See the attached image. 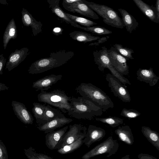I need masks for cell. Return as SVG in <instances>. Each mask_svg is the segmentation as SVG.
Returning <instances> with one entry per match:
<instances>
[{
	"label": "cell",
	"instance_id": "obj_2",
	"mask_svg": "<svg viewBox=\"0 0 159 159\" xmlns=\"http://www.w3.org/2000/svg\"><path fill=\"white\" fill-rule=\"evenodd\" d=\"M70 102L71 109L68 114L75 119L91 120L102 114L101 108L82 97H72Z\"/></svg>",
	"mask_w": 159,
	"mask_h": 159
},
{
	"label": "cell",
	"instance_id": "obj_42",
	"mask_svg": "<svg viewBox=\"0 0 159 159\" xmlns=\"http://www.w3.org/2000/svg\"><path fill=\"white\" fill-rule=\"evenodd\" d=\"M0 3L4 5H8V3L6 0H0Z\"/></svg>",
	"mask_w": 159,
	"mask_h": 159
},
{
	"label": "cell",
	"instance_id": "obj_10",
	"mask_svg": "<svg viewBox=\"0 0 159 159\" xmlns=\"http://www.w3.org/2000/svg\"><path fill=\"white\" fill-rule=\"evenodd\" d=\"M108 56L112 66L118 73L122 75H128L127 60L118 53L113 46L108 49Z\"/></svg>",
	"mask_w": 159,
	"mask_h": 159
},
{
	"label": "cell",
	"instance_id": "obj_27",
	"mask_svg": "<svg viewBox=\"0 0 159 159\" xmlns=\"http://www.w3.org/2000/svg\"><path fill=\"white\" fill-rule=\"evenodd\" d=\"M32 110L36 120L38 126L42 125L46 122L44 120V112L46 105L34 102Z\"/></svg>",
	"mask_w": 159,
	"mask_h": 159
},
{
	"label": "cell",
	"instance_id": "obj_5",
	"mask_svg": "<svg viewBox=\"0 0 159 159\" xmlns=\"http://www.w3.org/2000/svg\"><path fill=\"white\" fill-rule=\"evenodd\" d=\"M82 1L90 9L102 17L103 22L109 25L119 29L124 27L122 19L118 13L111 8L85 0Z\"/></svg>",
	"mask_w": 159,
	"mask_h": 159
},
{
	"label": "cell",
	"instance_id": "obj_7",
	"mask_svg": "<svg viewBox=\"0 0 159 159\" xmlns=\"http://www.w3.org/2000/svg\"><path fill=\"white\" fill-rule=\"evenodd\" d=\"M119 146L117 140L113 139L112 136H109L104 141L84 154L82 159H90L93 157L103 154H107V157H109L116 152Z\"/></svg>",
	"mask_w": 159,
	"mask_h": 159
},
{
	"label": "cell",
	"instance_id": "obj_32",
	"mask_svg": "<svg viewBox=\"0 0 159 159\" xmlns=\"http://www.w3.org/2000/svg\"><path fill=\"white\" fill-rule=\"evenodd\" d=\"M67 16L77 24L84 26L85 27L92 26L98 24L95 22L87 19L69 13L65 12Z\"/></svg>",
	"mask_w": 159,
	"mask_h": 159
},
{
	"label": "cell",
	"instance_id": "obj_22",
	"mask_svg": "<svg viewBox=\"0 0 159 159\" xmlns=\"http://www.w3.org/2000/svg\"><path fill=\"white\" fill-rule=\"evenodd\" d=\"M122 16V20L124 27L127 31L131 33L138 27L139 24L135 18L126 10L120 8L118 9Z\"/></svg>",
	"mask_w": 159,
	"mask_h": 159
},
{
	"label": "cell",
	"instance_id": "obj_29",
	"mask_svg": "<svg viewBox=\"0 0 159 159\" xmlns=\"http://www.w3.org/2000/svg\"><path fill=\"white\" fill-rule=\"evenodd\" d=\"M85 136H82L73 143L66 145L57 150V152L61 154H67L73 152L80 148L83 144V139Z\"/></svg>",
	"mask_w": 159,
	"mask_h": 159
},
{
	"label": "cell",
	"instance_id": "obj_14",
	"mask_svg": "<svg viewBox=\"0 0 159 159\" xmlns=\"http://www.w3.org/2000/svg\"><path fill=\"white\" fill-rule=\"evenodd\" d=\"M29 49L24 47L16 49L9 55L6 66V69L9 71L18 66L26 58L28 54Z\"/></svg>",
	"mask_w": 159,
	"mask_h": 159
},
{
	"label": "cell",
	"instance_id": "obj_26",
	"mask_svg": "<svg viewBox=\"0 0 159 159\" xmlns=\"http://www.w3.org/2000/svg\"><path fill=\"white\" fill-rule=\"evenodd\" d=\"M69 35L73 39L84 43L97 40L100 38L99 37L80 31H73L70 33Z\"/></svg>",
	"mask_w": 159,
	"mask_h": 159
},
{
	"label": "cell",
	"instance_id": "obj_30",
	"mask_svg": "<svg viewBox=\"0 0 159 159\" xmlns=\"http://www.w3.org/2000/svg\"><path fill=\"white\" fill-rule=\"evenodd\" d=\"M96 120L103 123L107 124L112 128L116 127L123 124V120L115 116H109L107 117L95 118Z\"/></svg>",
	"mask_w": 159,
	"mask_h": 159
},
{
	"label": "cell",
	"instance_id": "obj_8",
	"mask_svg": "<svg viewBox=\"0 0 159 159\" xmlns=\"http://www.w3.org/2000/svg\"><path fill=\"white\" fill-rule=\"evenodd\" d=\"M69 127V130L62 137L55 149H59L65 145L70 144L80 137L86 135L87 128L82 125L75 124L70 125Z\"/></svg>",
	"mask_w": 159,
	"mask_h": 159
},
{
	"label": "cell",
	"instance_id": "obj_39",
	"mask_svg": "<svg viewBox=\"0 0 159 159\" xmlns=\"http://www.w3.org/2000/svg\"><path fill=\"white\" fill-rule=\"evenodd\" d=\"M63 29L60 27H56L52 30L53 33L56 35H58L62 34Z\"/></svg>",
	"mask_w": 159,
	"mask_h": 159
},
{
	"label": "cell",
	"instance_id": "obj_17",
	"mask_svg": "<svg viewBox=\"0 0 159 159\" xmlns=\"http://www.w3.org/2000/svg\"><path fill=\"white\" fill-rule=\"evenodd\" d=\"M68 126L56 131L46 134L45 135V144L50 149H55L56 148L62 137L67 131Z\"/></svg>",
	"mask_w": 159,
	"mask_h": 159
},
{
	"label": "cell",
	"instance_id": "obj_24",
	"mask_svg": "<svg viewBox=\"0 0 159 159\" xmlns=\"http://www.w3.org/2000/svg\"><path fill=\"white\" fill-rule=\"evenodd\" d=\"M16 26L14 19L12 18L7 25L3 36V47L5 50L10 40L16 38L17 35Z\"/></svg>",
	"mask_w": 159,
	"mask_h": 159
},
{
	"label": "cell",
	"instance_id": "obj_9",
	"mask_svg": "<svg viewBox=\"0 0 159 159\" xmlns=\"http://www.w3.org/2000/svg\"><path fill=\"white\" fill-rule=\"evenodd\" d=\"M106 79L108 82V85L114 95L125 102H130L131 97L126 87L111 74L106 75Z\"/></svg>",
	"mask_w": 159,
	"mask_h": 159
},
{
	"label": "cell",
	"instance_id": "obj_23",
	"mask_svg": "<svg viewBox=\"0 0 159 159\" xmlns=\"http://www.w3.org/2000/svg\"><path fill=\"white\" fill-rule=\"evenodd\" d=\"M114 132L120 140L125 144L131 145L134 143V137L131 129L129 126H119Z\"/></svg>",
	"mask_w": 159,
	"mask_h": 159
},
{
	"label": "cell",
	"instance_id": "obj_33",
	"mask_svg": "<svg viewBox=\"0 0 159 159\" xmlns=\"http://www.w3.org/2000/svg\"><path fill=\"white\" fill-rule=\"evenodd\" d=\"M80 28L98 35H106L112 33V31L105 27L99 26L89 27L80 26Z\"/></svg>",
	"mask_w": 159,
	"mask_h": 159
},
{
	"label": "cell",
	"instance_id": "obj_41",
	"mask_svg": "<svg viewBox=\"0 0 159 159\" xmlns=\"http://www.w3.org/2000/svg\"><path fill=\"white\" fill-rule=\"evenodd\" d=\"M9 87H7L5 84L0 83V92L5 90H8Z\"/></svg>",
	"mask_w": 159,
	"mask_h": 159
},
{
	"label": "cell",
	"instance_id": "obj_16",
	"mask_svg": "<svg viewBox=\"0 0 159 159\" xmlns=\"http://www.w3.org/2000/svg\"><path fill=\"white\" fill-rule=\"evenodd\" d=\"M21 20L25 26H30L33 35L36 36L42 31L43 24L40 21H37L26 9L22 8L21 11Z\"/></svg>",
	"mask_w": 159,
	"mask_h": 159
},
{
	"label": "cell",
	"instance_id": "obj_40",
	"mask_svg": "<svg viewBox=\"0 0 159 159\" xmlns=\"http://www.w3.org/2000/svg\"><path fill=\"white\" fill-rule=\"evenodd\" d=\"M155 9L157 17L159 19V0L156 1Z\"/></svg>",
	"mask_w": 159,
	"mask_h": 159
},
{
	"label": "cell",
	"instance_id": "obj_25",
	"mask_svg": "<svg viewBox=\"0 0 159 159\" xmlns=\"http://www.w3.org/2000/svg\"><path fill=\"white\" fill-rule=\"evenodd\" d=\"M141 132L143 135L159 151V134L150 127L142 126Z\"/></svg>",
	"mask_w": 159,
	"mask_h": 159
},
{
	"label": "cell",
	"instance_id": "obj_12",
	"mask_svg": "<svg viewBox=\"0 0 159 159\" xmlns=\"http://www.w3.org/2000/svg\"><path fill=\"white\" fill-rule=\"evenodd\" d=\"M105 130L95 125H89L83 139V143L89 148L93 143L101 140L105 136Z\"/></svg>",
	"mask_w": 159,
	"mask_h": 159
},
{
	"label": "cell",
	"instance_id": "obj_31",
	"mask_svg": "<svg viewBox=\"0 0 159 159\" xmlns=\"http://www.w3.org/2000/svg\"><path fill=\"white\" fill-rule=\"evenodd\" d=\"M116 51L125 57L127 60L134 59L132 54L134 52L133 50L128 48L124 47L120 44H115L113 45Z\"/></svg>",
	"mask_w": 159,
	"mask_h": 159
},
{
	"label": "cell",
	"instance_id": "obj_4",
	"mask_svg": "<svg viewBox=\"0 0 159 159\" xmlns=\"http://www.w3.org/2000/svg\"><path fill=\"white\" fill-rule=\"evenodd\" d=\"M37 98L39 102L56 107L64 113L71 109L70 102L71 97L68 96L63 90L57 89L50 92H41Z\"/></svg>",
	"mask_w": 159,
	"mask_h": 159
},
{
	"label": "cell",
	"instance_id": "obj_11",
	"mask_svg": "<svg viewBox=\"0 0 159 159\" xmlns=\"http://www.w3.org/2000/svg\"><path fill=\"white\" fill-rule=\"evenodd\" d=\"M62 5L66 10L70 12H76L94 20L99 19L97 14L84 3L82 0H79L78 1L70 4H62Z\"/></svg>",
	"mask_w": 159,
	"mask_h": 159
},
{
	"label": "cell",
	"instance_id": "obj_18",
	"mask_svg": "<svg viewBox=\"0 0 159 159\" xmlns=\"http://www.w3.org/2000/svg\"><path fill=\"white\" fill-rule=\"evenodd\" d=\"M136 75L137 80L148 84L150 86L155 85L159 80V77L155 74L151 67L148 69L139 68L137 71Z\"/></svg>",
	"mask_w": 159,
	"mask_h": 159
},
{
	"label": "cell",
	"instance_id": "obj_15",
	"mask_svg": "<svg viewBox=\"0 0 159 159\" xmlns=\"http://www.w3.org/2000/svg\"><path fill=\"white\" fill-rule=\"evenodd\" d=\"M62 77L61 75L51 74L47 75L34 82L32 87L36 89V91H47L50 89L53 84L61 80Z\"/></svg>",
	"mask_w": 159,
	"mask_h": 159
},
{
	"label": "cell",
	"instance_id": "obj_21",
	"mask_svg": "<svg viewBox=\"0 0 159 159\" xmlns=\"http://www.w3.org/2000/svg\"><path fill=\"white\" fill-rule=\"evenodd\" d=\"M138 8L143 14L153 22L159 23L155 11V7L150 6L141 0H133Z\"/></svg>",
	"mask_w": 159,
	"mask_h": 159
},
{
	"label": "cell",
	"instance_id": "obj_38",
	"mask_svg": "<svg viewBox=\"0 0 159 159\" xmlns=\"http://www.w3.org/2000/svg\"><path fill=\"white\" fill-rule=\"evenodd\" d=\"M6 58H5L3 54L0 55V75L3 74V70L6 62Z\"/></svg>",
	"mask_w": 159,
	"mask_h": 159
},
{
	"label": "cell",
	"instance_id": "obj_1",
	"mask_svg": "<svg viewBox=\"0 0 159 159\" xmlns=\"http://www.w3.org/2000/svg\"><path fill=\"white\" fill-rule=\"evenodd\" d=\"M74 55L73 52L66 50L51 52L49 57L41 58L33 63L29 68L28 73L38 74L59 67L66 63Z\"/></svg>",
	"mask_w": 159,
	"mask_h": 159
},
{
	"label": "cell",
	"instance_id": "obj_3",
	"mask_svg": "<svg viewBox=\"0 0 159 159\" xmlns=\"http://www.w3.org/2000/svg\"><path fill=\"white\" fill-rule=\"evenodd\" d=\"M77 93L101 108L103 112L112 108L114 104L106 93L90 83H81L75 88Z\"/></svg>",
	"mask_w": 159,
	"mask_h": 159
},
{
	"label": "cell",
	"instance_id": "obj_6",
	"mask_svg": "<svg viewBox=\"0 0 159 159\" xmlns=\"http://www.w3.org/2000/svg\"><path fill=\"white\" fill-rule=\"evenodd\" d=\"M93 54L95 64L98 66L100 71H103L105 68H107L110 71L111 75L122 84L131 85L129 80L118 73L112 66L108 56V49L106 47H102L99 50L93 51Z\"/></svg>",
	"mask_w": 159,
	"mask_h": 159
},
{
	"label": "cell",
	"instance_id": "obj_28",
	"mask_svg": "<svg viewBox=\"0 0 159 159\" xmlns=\"http://www.w3.org/2000/svg\"><path fill=\"white\" fill-rule=\"evenodd\" d=\"M65 117L64 114L59 110L52 107L49 105H46L44 116L46 123L56 119Z\"/></svg>",
	"mask_w": 159,
	"mask_h": 159
},
{
	"label": "cell",
	"instance_id": "obj_20",
	"mask_svg": "<svg viewBox=\"0 0 159 159\" xmlns=\"http://www.w3.org/2000/svg\"><path fill=\"white\" fill-rule=\"evenodd\" d=\"M73 121L71 119L65 117L57 118L38 126V129L41 131H43L45 134L54 131L57 128L61 127L65 125L69 124Z\"/></svg>",
	"mask_w": 159,
	"mask_h": 159
},
{
	"label": "cell",
	"instance_id": "obj_36",
	"mask_svg": "<svg viewBox=\"0 0 159 159\" xmlns=\"http://www.w3.org/2000/svg\"><path fill=\"white\" fill-rule=\"evenodd\" d=\"M129 155L123 157L121 159H133L130 158ZM137 159H157L155 157L147 154L141 153L138 155Z\"/></svg>",
	"mask_w": 159,
	"mask_h": 159
},
{
	"label": "cell",
	"instance_id": "obj_35",
	"mask_svg": "<svg viewBox=\"0 0 159 159\" xmlns=\"http://www.w3.org/2000/svg\"><path fill=\"white\" fill-rule=\"evenodd\" d=\"M28 153L30 159H53L51 157L42 153H38L33 149H30Z\"/></svg>",
	"mask_w": 159,
	"mask_h": 159
},
{
	"label": "cell",
	"instance_id": "obj_19",
	"mask_svg": "<svg viewBox=\"0 0 159 159\" xmlns=\"http://www.w3.org/2000/svg\"><path fill=\"white\" fill-rule=\"evenodd\" d=\"M52 12L61 20L76 28H80V26L69 18L65 12L60 7V0H47Z\"/></svg>",
	"mask_w": 159,
	"mask_h": 159
},
{
	"label": "cell",
	"instance_id": "obj_43",
	"mask_svg": "<svg viewBox=\"0 0 159 159\" xmlns=\"http://www.w3.org/2000/svg\"><path fill=\"white\" fill-rule=\"evenodd\" d=\"M2 152L1 149L0 148V157H1L2 155Z\"/></svg>",
	"mask_w": 159,
	"mask_h": 159
},
{
	"label": "cell",
	"instance_id": "obj_34",
	"mask_svg": "<svg viewBox=\"0 0 159 159\" xmlns=\"http://www.w3.org/2000/svg\"><path fill=\"white\" fill-rule=\"evenodd\" d=\"M141 114L140 113L135 109H128L124 108L122 110L120 115L129 120L137 117Z\"/></svg>",
	"mask_w": 159,
	"mask_h": 159
},
{
	"label": "cell",
	"instance_id": "obj_37",
	"mask_svg": "<svg viewBox=\"0 0 159 159\" xmlns=\"http://www.w3.org/2000/svg\"><path fill=\"white\" fill-rule=\"evenodd\" d=\"M109 38V36L102 37L98 39L97 42L91 43L89 45V46H98L100 44L104 43L107 41L108 39Z\"/></svg>",
	"mask_w": 159,
	"mask_h": 159
},
{
	"label": "cell",
	"instance_id": "obj_13",
	"mask_svg": "<svg viewBox=\"0 0 159 159\" xmlns=\"http://www.w3.org/2000/svg\"><path fill=\"white\" fill-rule=\"evenodd\" d=\"M11 106L17 118L25 124H32L34 119L25 105L23 103L13 100Z\"/></svg>",
	"mask_w": 159,
	"mask_h": 159
}]
</instances>
